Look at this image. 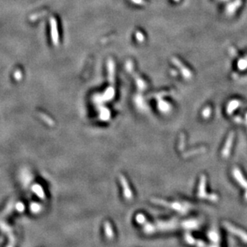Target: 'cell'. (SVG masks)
<instances>
[{"instance_id":"cell-1","label":"cell","mask_w":247,"mask_h":247,"mask_svg":"<svg viewBox=\"0 0 247 247\" xmlns=\"http://www.w3.org/2000/svg\"><path fill=\"white\" fill-rule=\"evenodd\" d=\"M151 202L157 204V205H162L163 207L169 208V209L177 211L181 214H186L190 209V205L186 202H185V203H180V202H170L165 201V200L160 199V198H152Z\"/></svg>"},{"instance_id":"cell-2","label":"cell","mask_w":247,"mask_h":247,"mask_svg":"<svg viewBox=\"0 0 247 247\" xmlns=\"http://www.w3.org/2000/svg\"><path fill=\"white\" fill-rule=\"evenodd\" d=\"M223 226H224V227L226 230H228L229 232L233 234L234 235L237 236V237H238L241 241H243L244 242L247 243V233L245 231L238 228V227H236L234 225H232L230 222H227V221H224L223 222Z\"/></svg>"},{"instance_id":"cell-3","label":"cell","mask_w":247,"mask_h":247,"mask_svg":"<svg viewBox=\"0 0 247 247\" xmlns=\"http://www.w3.org/2000/svg\"><path fill=\"white\" fill-rule=\"evenodd\" d=\"M156 228L159 231H170L177 228V221L173 220L169 221H156Z\"/></svg>"},{"instance_id":"cell-4","label":"cell","mask_w":247,"mask_h":247,"mask_svg":"<svg viewBox=\"0 0 247 247\" xmlns=\"http://www.w3.org/2000/svg\"><path fill=\"white\" fill-rule=\"evenodd\" d=\"M206 193V178H205V176L202 175L201 177H200V181H199V184H198V193H197V196L200 198V199H204V198H206V196H207Z\"/></svg>"},{"instance_id":"cell-5","label":"cell","mask_w":247,"mask_h":247,"mask_svg":"<svg viewBox=\"0 0 247 247\" xmlns=\"http://www.w3.org/2000/svg\"><path fill=\"white\" fill-rule=\"evenodd\" d=\"M233 176L236 179V181H238V184L241 186L243 187V188H245V190H247V181L245 180V177H243V175L241 174V171H240L238 168L235 167L233 169Z\"/></svg>"},{"instance_id":"cell-6","label":"cell","mask_w":247,"mask_h":247,"mask_svg":"<svg viewBox=\"0 0 247 247\" xmlns=\"http://www.w3.org/2000/svg\"><path fill=\"white\" fill-rule=\"evenodd\" d=\"M181 225L183 228L186 230H194L199 226V222L196 219H188V220L183 221Z\"/></svg>"},{"instance_id":"cell-7","label":"cell","mask_w":247,"mask_h":247,"mask_svg":"<svg viewBox=\"0 0 247 247\" xmlns=\"http://www.w3.org/2000/svg\"><path fill=\"white\" fill-rule=\"evenodd\" d=\"M233 139H234V133H231L230 136H229L227 141H226V145H225L224 148L223 150V157L226 158L228 157L229 155H230V149H231V146H232V143H233Z\"/></svg>"},{"instance_id":"cell-8","label":"cell","mask_w":247,"mask_h":247,"mask_svg":"<svg viewBox=\"0 0 247 247\" xmlns=\"http://www.w3.org/2000/svg\"><path fill=\"white\" fill-rule=\"evenodd\" d=\"M172 61H173L174 63L176 64V66L178 67V68H179L181 69V72L183 73V75L184 76H186V78L189 79L190 77V76H192V74L190 73V71L188 70V69L186 68V67L183 66V64L181 63V62L179 60H178L176 58H174L173 59H172Z\"/></svg>"},{"instance_id":"cell-9","label":"cell","mask_w":247,"mask_h":247,"mask_svg":"<svg viewBox=\"0 0 247 247\" xmlns=\"http://www.w3.org/2000/svg\"><path fill=\"white\" fill-rule=\"evenodd\" d=\"M121 181H122V185L124 186V196H125L126 198L130 200L132 198V192L130 189L127 181H126V179L123 177H121Z\"/></svg>"},{"instance_id":"cell-10","label":"cell","mask_w":247,"mask_h":247,"mask_svg":"<svg viewBox=\"0 0 247 247\" xmlns=\"http://www.w3.org/2000/svg\"><path fill=\"white\" fill-rule=\"evenodd\" d=\"M208 238L214 244H218L219 241H220V235L217 230H210L208 233Z\"/></svg>"},{"instance_id":"cell-11","label":"cell","mask_w":247,"mask_h":247,"mask_svg":"<svg viewBox=\"0 0 247 247\" xmlns=\"http://www.w3.org/2000/svg\"><path fill=\"white\" fill-rule=\"evenodd\" d=\"M143 230H144V232L147 234H154V233H155L157 231V228H156L155 225L151 224V223L145 224Z\"/></svg>"},{"instance_id":"cell-12","label":"cell","mask_w":247,"mask_h":247,"mask_svg":"<svg viewBox=\"0 0 247 247\" xmlns=\"http://www.w3.org/2000/svg\"><path fill=\"white\" fill-rule=\"evenodd\" d=\"M184 240L185 241H186V243L189 244V245H195V242H196V240L194 239V237H193L191 234H190L189 233H186V234H185L184 236Z\"/></svg>"},{"instance_id":"cell-13","label":"cell","mask_w":247,"mask_h":247,"mask_svg":"<svg viewBox=\"0 0 247 247\" xmlns=\"http://www.w3.org/2000/svg\"><path fill=\"white\" fill-rule=\"evenodd\" d=\"M238 105H239V102L237 100H234V101H232V102H230V104L229 105L228 108H227L228 113H231V112H233L234 109L238 108Z\"/></svg>"},{"instance_id":"cell-14","label":"cell","mask_w":247,"mask_h":247,"mask_svg":"<svg viewBox=\"0 0 247 247\" xmlns=\"http://www.w3.org/2000/svg\"><path fill=\"white\" fill-rule=\"evenodd\" d=\"M205 199H207L208 201H210V202H216L218 201V196L215 193H210L207 194V196H206V198H205Z\"/></svg>"},{"instance_id":"cell-15","label":"cell","mask_w":247,"mask_h":247,"mask_svg":"<svg viewBox=\"0 0 247 247\" xmlns=\"http://www.w3.org/2000/svg\"><path fill=\"white\" fill-rule=\"evenodd\" d=\"M146 217H145V216L143 214H142V213H139V214H138L137 216H136V221H137V222L139 223V224H144L145 222H146Z\"/></svg>"},{"instance_id":"cell-16","label":"cell","mask_w":247,"mask_h":247,"mask_svg":"<svg viewBox=\"0 0 247 247\" xmlns=\"http://www.w3.org/2000/svg\"><path fill=\"white\" fill-rule=\"evenodd\" d=\"M238 68L240 69H245V68H247V60H245V59H241L238 62Z\"/></svg>"},{"instance_id":"cell-17","label":"cell","mask_w":247,"mask_h":247,"mask_svg":"<svg viewBox=\"0 0 247 247\" xmlns=\"http://www.w3.org/2000/svg\"><path fill=\"white\" fill-rule=\"evenodd\" d=\"M211 113V110L210 108H206L205 109H204L203 112H202V115H203V117L205 118H207L209 117V116L210 115Z\"/></svg>"},{"instance_id":"cell-18","label":"cell","mask_w":247,"mask_h":247,"mask_svg":"<svg viewBox=\"0 0 247 247\" xmlns=\"http://www.w3.org/2000/svg\"><path fill=\"white\" fill-rule=\"evenodd\" d=\"M195 245L197 247H206V245H205V242H203L202 241H196L195 242Z\"/></svg>"}]
</instances>
